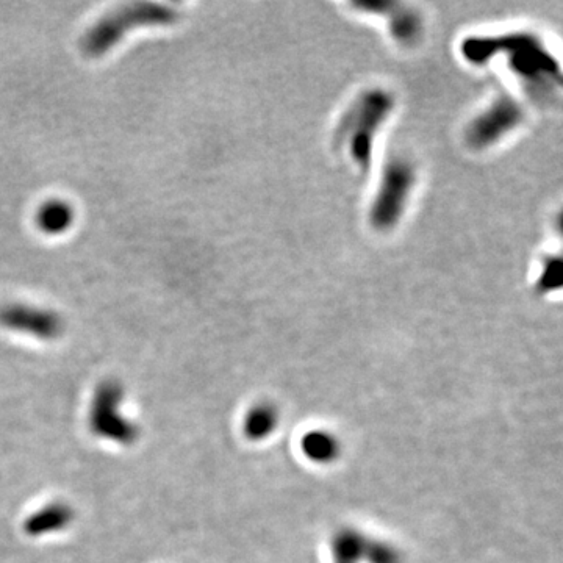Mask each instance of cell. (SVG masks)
I'll use <instances>...</instances> for the list:
<instances>
[{"mask_svg":"<svg viewBox=\"0 0 563 563\" xmlns=\"http://www.w3.org/2000/svg\"><path fill=\"white\" fill-rule=\"evenodd\" d=\"M177 19H179V11L169 5L155 4V2L124 5L99 19L83 35V54L90 58L104 57L133 29L171 26Z\"/></svg>","mask_w":563,"mask_h":563,"instance_id":"1","label":"cell"},{"mask_svg":"<svg viewBox=\"0 0 563 563\" xmlns=\"http://www.w3.org/2000/svg\"><path fill=\"white\" fill-rule=\"evenodd\" d=\"M124 388L115 379L101 382L94 391L91 402V432L96 437L118 445H132L140 438V427L121 413Z\"/></svg>","mask_w":563,"mask_h":563,"instance_id":"2","label":"cell"},{"mask_svg":"<svg viewBox=\"0 0 563 563\" xmlns=\"http://www.w3.org/2000/svg\"><path fill=\"white\" fill-rule=\"evenodd\" d=\"M0 326L40 340H55L65 332V321L57 312L24 304L0 307Z\"/></svg>","mask_w":563,"mask_h":563,"instance_id":"3","label":"cell"},{"mask_svg":"<svg viewBox=\"0 0 563 563\" xmlns=\"http://www.w3.org/2000/svg\"><path fill=\"white\" fill-rule=\"evenodd\" d=\"M74 521V510L65 503H52L36 510L24 523V532L29 537H43L47 534L65 531Z\"/></svg>","mask_w":563,"mask_h":563,"instance_id":"4","label":"cell"},{"mask_svg":"<svg viewBox=\"0 0 563 563\" xmlns=\"http://www.w3.org/2000/svg\"><path fill=\"white\" fill-rule=\"evenodd\" d=\"M410 187V173L404 166L398 165L390 169L385 180L384 193H382L379 208H377V221L390 223L396 218L399 205H402Z\"/></svg>","mask_w":563,"mask_h":563,"instance_id":"5","label":"cell"},{"mask_svg":"<svg viewBox=\"0 0 563 563\" xmlns=\"http://www.w3.org/2000/svg\"><path fill=\"white\" fill-rule=\"evenodd\" d=\"M74 212L68 202L60 199L47 201L36 215V224L47 235H60L71 227Z\"/></svg>","mask_w":563,"mask_h":563,"instance_id":"6","label":"cell"},{"mask_svg":"<svg viewBox=\"0 0 563 563\" xmlns=\"http://www.w3.org/2000/svg\"><path fill=\"white\" fill-rule=\"evenodd\" d=\"M518 110L510 102H501L498 107L493 108L490 115L485 116L479 126L474 127L473 140L488 143L493 140L495 133H503L517 121Z\"/></svg>","mask_w":563,"mask_h":563,"instance_id":"7","label":"cell"}]
</instances>
